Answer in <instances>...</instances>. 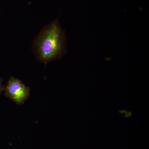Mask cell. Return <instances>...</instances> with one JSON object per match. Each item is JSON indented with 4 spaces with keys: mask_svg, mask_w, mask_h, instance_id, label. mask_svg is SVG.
I'll list each match as a JSON object with an SVG mask.
<instances>
[{
    "mask_svg": "<svg viewBox=\"0 0 149 149\" xmlns=\"http://www.w3.org/2000/svg\"><path fill=\"white\" fill-rule=\"evenodd\" d=\"M5 95L18 104L24 103L30 96V88L18 79L11 77L5 88Z\"/></svg>",
    "mask_w": 149,
    "mask_h": 149,
    "instance_id": "obj_2",
    "label": "cell"
},
{
    "mask_svg": "<svg viewBox=\"0 0 149 149\" xmlns=\"http://www.w3.org/2000/svg\"><path fill=\"white\" fill-rule=\"evenodd\" d=\"M63 50V35L57 21L54 22L40 37L38 51L40 59L47 63L60 55Z\"/></svg>",
    "mask_w": 149,
    "mask_h": 149,
    "instance_id": "obj_1",
    "label": "cell"
},
{
    "mask_svg": "<svg viewBox=\"0 0 149 149\" xmlns=\"http://www.w3.org/2000/svg\"><path fill=\"white\" fill-rule=\"evenodd\" d=\"M5 88L4 87L2 84V82L1 79H0V93H1L4 90H5Z\"/></svg>",
    "mask_w": 149,
    "mask_h": 149,
    "instance_id": "obj_3",
    "label": "cell"
}]
</instances>
